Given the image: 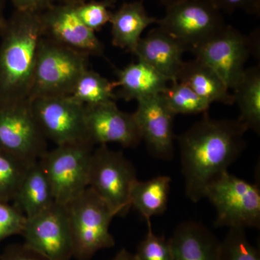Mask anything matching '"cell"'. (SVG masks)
<instances>
[{
    "mask_svg": "<svg viewBox=\"0 0 260 260\" xmlns=\"http://www.w3.org/2000/svg\"><path fill=\"white\" fill-rule=\"evenodd\" d=\"M247 129L238 119H215L205 113L177 137L186 197L193 203L205 198L208 186L240 156Z\"/></svg>",
    "mask_w": 260,
    "mask_h": 260,
    "instance_id": "cell-1",
    "label": "cell"
},
{
    "mask_svg": "<svg viewBox=\"0 0 260 260\" xmlns=\"http://www.w3.org/2000/svg\"><path fill=\"white\" fill-rule=\"evenodd\" d=\"M40 13L15 10L0 31V100L28 98L39 44Z\"/></svg>",
    "mask_w": 260,
    "mask_h": 260,
    "instance_id": "cell-2",
    "label": "cell"
},
{
    "mask_svg": "<svg viewBox=\"0 0 260 260\" xmlns=\"http://www.w3.org/2000/svg\"><path fill=\"white\" fill-rule=\"evenodd\" d=\"M89 56L43 37L38 50L29 100L71 95L80 77L88 69Z\"/></svg>",
    "mask_w": 260,
    "mask_h": 260,
    "instance_id": "cell-3",
    "label": "cell"
},
{
    "mask_svg": "<svg viewBox=\"0 0 260 260\" xmlns=\"http://www.w3.org/2000/svg\"><path fill=\"white\" fill-rule=\"evenodd\" d=\"M73 257L91 259L102 249L115 245L109 225L114 215L109 206L90 187L66 205Z\"/></svg>",
    "mask_w": 260,
    "mask_h": 260,
    "instance_id": "cell-4",
    "label": "cell"
},
{
    "mask_svg": "<svg viewBox=\"0 0 260 260\" xmlns=\"http://www.w3.org/2000/svg\"><path fill=\"white\" fill-rule=\"evenodd\" d=\"M137 179L136 169L122 152L100 145L90 158L88 187L109 206L114 216H125L132 208L130 195Z\"/></svg>",
    "mask_w": 260,
    "mask_h": 260,
    "instance_id": "cell-5",
    "label": "cell"
},
{
    "mask_svg": "<svg viewBox=\"0 0 260 260\" xmlns=\"http://www.w3.org/2000/svg\"><path fill=\"white\" fill-rule=\"evenodd\" d=\"M216 210L217 227L259 229L260 190L257 184L229 174L220 176L205 191Z\"/></svg>",
    "mask_w": 260,
    "mask_h": 260,
    "instance_id": "cell-6",
    "label": "cell"
},
{
    "mask_svg": "<svg viewBox=\"0 0 260 260\" xmlns=\"http://www.w3.org/2000/svg\"><path fill=\"white\" fill-rule=\"evenodd\" d=\"M259 32L246 36L226 25L191 52L196 59L210 67L229 90H233L245 71L249 57L259 54Z\"/></svg>",
    "mask_w": 260,
    "mask_h": 260,
    "instance_id": "cell-7",
    "label": "cell"
},
{
    "mask_svg": "<svg viewBox=\"0 0 260 260\" xmlns=\"http://www.w3.org/2000/svg\"><path fill=\"white\" fill-rule=\"evenodd\" d=\"M93 145L88 142L57 145L39 159L56 203L67 205L88 187Z\"/></svg>",
    "mask_w": 260,
    "mask_h": 260,
    "instance_id": "cell-8",
    "label": "cell"
},
{
    "mask_svg": "<svg viewBox=\"0 0 260 260\" xmlns=\"http://www.w3.org/2000/svg\"><path fill=\"white\" fill-rule=\"evenodd\" d=\"M47 140L28 99L0 100V148L32 165L47 151Z\"/></svg>",
    "mask_w": 260,
    "mask_h": 260,
    "instance_id": "cell-9",
    "label": "cell"
},
{
    "mask_svg": "<svg viewBox=\"0 0 260 260\" xmlns=\"http://www.w3.org/2000/svg\"><path fill=\"white\" fill-rule=\"evenodd\" d=\"M158 26L182 43L188 51L208 41L225 28L223 15L211 0H180L167 7Z\"/></svg>",
    "mask_w": 260,
    "mask_h": 260,
    "instance_id": "cell-10",
    "label": "cell"
},
{
    "mask_svg": "<svg viewBox=\"0 0 260 260\" xmlns=\"http://www.w3.org/2000/svg\"><path fill=\"white\" fill-rule=\"evenodd\" d=\"M30 102L36 120L46 139L56 145L89 143L83 104L70 95L39 97Z\"/></svg>",
    "mask_w": 260,
    "mask_h": 260,
    "instance_id": "cell-11",
    "label": "cell"
},
{
    "mask_svg": "<svg viewBox=\"0 0 260 260\" xmlns=\"http://www.w3.org/2000/svg\"><path fill=\"white\" fill-rule=\"evenodd\" d=\"M22 236L24 244L51 260L73 257L66 205L55 202L48 209L27 218Z\"/></svg>",
    "mask_w": 260,
    "mask_h": 260,
    "instance_id": "cell-12",
    "label": "cell"
},
{
    "mask_svg": "<svg viewBox=\"0 0 260 260\" xmlns=\"http://www.w3.org/2000/svg\"><path fill=\"white\" fill-rule=\"evenodd\" d=\"M85 123L87 138L93 146L116 143L135 148L143 140L134 114L122 112L114 101L85 106Z\"/></svg>",
    "mask_w": 260,
    "mask_h": 260,
    "instance_id": "cell-13",
    "label": "cell"
},
{
    "mask_svg": "<svg viewBox=\"0 0 260 260\" xmlns=\"http://www.w3.org/2000/svg\"><path fill=\"white\" fill-rule=\"evenodd\" d=\"M75 5L54 3L41 13L44 37L88 56H102L104 44L80 20Z\"/></svg>",
    "mask_w": 260,
    "mask_h": 260,
    "instance_id": "cell-14",
    "label": "cell"
},
{
    "mask_svg": "<svg viewBox=\"0 0 260 260\" xmlns=\"http://www.w3.org/2000/svg\"><path fill=\"white\" fill-rule=\"evenodd\" d=\"M133 114L149 153L161 160H172L177 138L174 132L176 114L168 107L162 94L138 101Z\"/></svg>",
    "mask_w": 260,
    "mask_h": 260,
    "instance_id": "cell-15",
    "label": "cell"
},
{
    "mask_svg": "<svg viewBox=\"0 0 260 260\" xmlns=\"http://www.w3.org/2000/svg\"><path fill=\"white\" fill-rule=\"evenodd\" d=\"M186 51L182 43L158 26L141 38L134 54L172 82L177 80Z\"/></svg>",
    "mask_w": 260,
    "mask_h": 260,
    "instance_id": "cell-16",
    "label": "cell"
},
{
    "mask_svg": "<svg viewBox=\"0 0 260 260\" xmlns=\"http://www.w3.org/2000/svg\"><path fill=\"white\" fill-rule=\"evenodd\" d=\"M173 260H218L220 242L208 228L189 220L177 225L169 239Z\"/></svg>",
    "mask_w": 260,
    "mask_h": 260,
    "instance_id": "cell-17",
    "label": "cell"
},
{
    "mask_svg": "<svg viewBox=\"0 0 260 260\" xmlns=\"http://www.w3.org/2000/svg\"><path fill=\"white\" fill-rule=\"evenodd\" d=\"M116 84L119 90L115 92L116 99L126 102L140 100L164 93L170 80L151 66L139 60L116 70Z\"/></svg>",
    "mask_w": 260,
    "mask_h": 260,
    "instance_id": "cell-18",
    "label": "cell"
},
{
    "mask_svg": "<svg viewBox=\"0 0 260 260\" xmlns=\"http://www.w3.org/2000/svg\"><path fill=\"white\" fill-rule=\"evenodd\" d=\"M157 20L148 14L143 0L123 3L113 12L109 22L112 25L113 45L134 54L143 32Z\"/></svg>",
    "mask_w": 260,
    "mask_h": 260,
    "instance_id": "cell-19",
    "label": "cell"
},
{
    "mask_svg": "<svg viewBox=\"0 0 260 260\" xmlns=\"http://www.w3.org/2000/svg\"><path fill=\"white\" fill-rule=\"evenodd\" d=\"M177 80L185 84L210 104L215 102L225 105L234 104L233 94L223 80L210 67L196 58L184 61Z\"/></svg>",
    "mask_w": 260,
    "mask_h": 260,
    "instance_id": "cell-20",
    "label": "cell"
},
{
    "mask_svg": "<svg viewBox=\"0 0 260 260\" xmlns=\"http://www.w3.org/2000/svg\"><path fill=\"white\" fill-rule=\"evenodd\" d=\"M13 202L26 218L42 213L55 203L50 182L39 161L28 168Z\"/></svg>",
    "mask_w": 260,
    "mask_h": 260,
    "instance_id": "cell-21",
    "label": "cell"
},
{
    "mask_svg": "<svg viewBox=\"0 0 260 260\" xmlns=\"http://www.w3.org/2000/svg\"><path fill=\"white\" fill-rule=\"evenodd\" d=\"M234 104L239 107L238 120L248 130L260 133V68H246L233 88Z\"/></svg>",
    "mask_w": 260,
    "mask_h": 260,
    "instance_id": "cell-22",
    "label": "cell"
},
{
    "mask_svg": "<svg viewBox=\"0 0 260 260\" xmlns=\"http://www.w3.org/2000/svg\"><path fill=\"white\" fill-rule=\"evenodd\" d=\"M171 182L172 179L167 176L145 181L138 179L130 195L132 208L138 210L146 220L162 215L167 209Z\"/></svg>",
    "mask_w": 260,
    "mask_h": 260,
    "instance_id": "cell-23",
    "label": "cell"
},
{
    "mask_svg": "<svg viewBox=\"0 0 260 260\" xmlns=\"http://www.w3.org/2000/svg\"><path fill=\"white\" fill-rule=\"evenodd\" d=\"M116 81H110L91 70L80 77L70 96L84 106L95 105L116 99Z\"/></svg>",
    "mask_w": 260,
    "mask_h": 260,
    "instance_id": "cell-24",
    "label": "cell"
},
{
    "mask_svg": "<svg viewBox=\"0 0 260 260\" xmlns=\"http://www.w3.org/2000/svg\"><path fill=\"white\" fill-rule=\"evenodd\" d=\"M161 94L166 104L176 115L205 114L211 105L189 86L177 80L170 82Z\"/></svg>",
    "mask_w": 260,
    "mask_h": 260,
    "instance_id": "cell-25",
    "label": "cell"
},
{
    "mask_svg": "<svg viewBox=\"0 0 260 260\" xmlns=\"http://www.w3.org/2000/svg\"><path fill=\"white\" fill-rule=\"evenodd\" d=\"M30 166L0 148V201L14 200Z\"/></svg>",
    "mask_w": 260,
    "mask_h": 260,
    "instance_id": "cell-26",
    "label": "cell"
},
{
    "mask_svg": "<svg viewBox=\"0 0 260 260\" xmlns=\"http://www.w3.org/2000/svg\"><path fill=\"white\" fill-rule=\"evenodd\" d=\"M218 260H260V255L248 240L244 229H231L220 242Z\"/></svg>",
    "mask_w": 260,
    "mask_h": 260,
    "instance_id": "cell-27",
    "label": "cell"
},
{
    "mask_svg": "<svg viewBox=\"0 0 260 260\" xmlns=\"http://www.w3.org/2000/svg\"><path fill=\"white\" fill-rule=\"evenodd\" d=\"M115 4L116 0H88L75 5V8L83 23L95 32L110 22Z\"/></svg>",
    "mask_w": 260,
    "mask_h": 260,
    "instance_id": "cell-28",
    "label": "cell"
},
{
    "mask_svg": "<svg viewBox=\"0 0 260 260\" xmlns=\"http://www.w3.org/2000/svg\"><path fill=\"white\" fill-rule=\"evenodd\" d=\"M148 230L144 239L138 244L135 253L138 260H173L169 239L154 234L150 220H146Z\"/></svg>",
    "mask_w": 260,
    "mask_h": 260,
    "instance_id": "cell-29",
    "label": "cell"
},
{
    "mask_svg": "<svg viewBox=\"0 0 260 260\" xmlns=\"http://www.w3.org/2000/svg\"><path fill=\"white\" fill-rule=\"evenodd\" d=\"M26 217L14 206L0 201V242L13 235H22Z\"/></svg>",
    "mask_w": 260,
    "mask_h": 260,
    "instance_id": "cell-30",
    "label": "cell"
},
{
    "mask_svg": "<svg viewBox=\"0 0 260 260\" xmlns=\"http://www.w3.org/2000/svg\"><path fill=\"white\" fill-rule=\"evenodd\" d=\"M211 2L221 13H233L241 10L247 14L259 15L260 0H211Z\"/></svg>",
    "mask_w": 260,
    "mask_h": 260,
    "instance_id": "cell-31",
    "label": "cell"
},
{
    "mask_svg": "<svg viewBox=\"0 0 260 260\" xmlns=\"http://www.w3.org/2000/svg\"><path fill=\"white\" fill-rule=\"evenodd\" d=\"M0 260H51L26 244H12L0 254Z\"/></svg>",
    "mask_w": 260,
    "mask_h": 260,
    "instance_id": "cell-32",
    "label": "cell"
},
{
    "mask_svg": "<svg viewBox=\"0 0 260 260\" xmlns=\"http://www.w3.org/2000/svg\"><path fill=\"white\" fill-rule=\"evenodd\" d=\"M15 10L42 13L54 4L53 0H10Z\"/></svg>",
    "mask_w": 260,
    "mask_h": 260,
    "instance_id": "cell-33",
    "label": "cell"
},
{
    "mask_svg": "<svg viewBox=\"0 0 260 260\" xmlns=\"http://www.w3.org/2000/svg\"><path fill=\"white\" fill-rule=\"evenodd\" d=\"M112 260H138V259L135 254L129 252L126 249H122Z\"/></svg>",
    "mask_w": 260,
    "mask_h": 260,
    "instance_id": "cell-34",
    "label": "cell"
},
{
    "mask_svg": "<svg viewBox=\"0 0 260 260\" xmlns=\"http://www.w3.org/2000/svg\"><path fill=\"white\" fill-rule=\"evenodd\" d=\"M4 4L5 0H0V31L4 25L5 20L4 17Z\"/></svg>",
    "mask_w": 260,
    "mask_h": 260,
    "instance_id": "cell-35",
    "label": "cell"
},
{
    "mask_svg": "<svg viewBox=\"0 0 260 260\" xmlns=\"http://www.w3.org/2000/svg\"><path fill=\"white\" fill-rule=\"evenodd\" d=\"M53 1L54 3H58V4L78 5L88 0H53Z\"/></svg>",
    "mask_w": 260,
    "mask_h": 260,
    "instance_id": "cell-36",
    "label": "cell"
},
{
    "mask_svg": "<svg viewBox=\"0 0 260 260\" xmlns=\"http://www.w3.org/2000/svg\"><path fill=\"white\" fill-rule=\"evenodd\" d=\"M158 1L160 4L164 5L167 8L169 5L177 3V2L180 1V0H158Z\"/></svg>",
    "mask_w": 260,
    "mask_h": 260,
    "instance_id": "cell-37",
    "label": "cell"
}]
</instances>
